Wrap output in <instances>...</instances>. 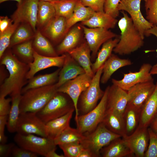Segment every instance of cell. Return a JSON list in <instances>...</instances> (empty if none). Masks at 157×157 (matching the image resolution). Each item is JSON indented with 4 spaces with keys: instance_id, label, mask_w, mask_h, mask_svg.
<instances>
[{
    "instance_id": "7c38bea8",
    "label": "cell",
    "mask_w": 157,
    "mask_h": 157,
    "mask_svg": "<svg viewBox=\"0 0 157 157\" xmlns=\"http://www.w3.org/2000/svg\"><path fill=\"white\" fill-rule=\"evenodd\" d=\"M85 39L92 52L91 60L96 58L98 51L102 44L108 40L118 37L109 30L102 28H90L81 25Z\"/></svg>"
},
{
    "instance_id": "7dc6e473",
    "label": "cell",
    "mask_w": 157,
    "mask_h": 157,
    "mask_svg": "<svg viewBox=\"0 0 157 157\" xmlns=\"http://www.w3.org/2000/svg\"><path fill=\"white\" fill-rule=\"evenodd\" d=\"M38 155L18 146L13 147L10 156L13 157H37Z\"/></svg>"
},
{
    "instance_id": "5bb4252c",
    "label": "cell",
    "mask_w": 157,
    "mask_h": 157,
    "mask_svg": "<svg viewBox=\"0 0 157 157\" xmlns=\"http://www.w3.org/2000/svg\"><path fill=\"white\" fill-rule=\"evenodd\" d=\"M122 137L134 156L136 157H144L149 141L148 127L138 126L131 135H125Z\"/></svg>"
},
{
    "instance_id": "6125c7cd",
    "label": "cell",
    "mask_w": 157,
    "mask_h": 157,
    "mask_svg": "<svg viewBox=\"0 0 157 157\" xmlns=\"http://www.w3.org/2000/svg\"></svg>"
},
{
    "instance_id": "3957f363",
    "label": "cell",
    "mask_w": 157,
    "mask_h": 157,
    "mask_svg": "<svg viewBox=\"0 0 157 157\" xmlns=\"http://www.w3.org/2000/svg\"><path fill=\"white\" fill-rule=\"evenodd\" d=\"M56 84L27 90L22 94L20 113H37L42 109L58 92Z\"/></svg>"
},
{
    "instance_id": "d6986e66",
    "label": "cell",
    "mask_w": 157,
    "mask_h": 157,
    "mask_svg": "<svg viewBox=\"0 0 157 157\" xmlns=\"http://www.w3.org/2000/svg\"><path fill=\"white\" fill-rule=\"evenodd\" d=\"M91 52L90 48L85 41L68 53L84 69L86 74L93 78L95 74L92 68Z\"/></svg>"
},
{
    "instance_id": "ac0fdd59",
    "label": "cell",
    "mask_w": 157,
    "mask_h": 157,
    "mask_svg": "<svg viewBox=\"0 0 157 157\" xmlns=\"http://www.w3.org/2000/svg\"><path fill=\"white\" fill-rule=\"evenodd\" d=\"M59 73L58 80L56 85L58 88L66 82L84 74V69L68 53Z\"/></svg>"
},
{
    "instance_id": "7402d4cb",
    "label": "cell",
    "mask_w": 157,
    "mask_h": 157,
    "mask_svg": "<svg viewBox=\"0 0 157 157\" xmlns=\"http://www.w3.org/2000/svg\"><path fill=\"white\" fill-rule=\"evenodd\" d=\"M155 89L141 108L139 125L148 127L157 114V79Z\"/></svg>"
},
{
    "instance_id": "277c9868",
    "label": "cell",
    "mask_w": 157,
    "mask_h": 157,
    "mask_svg": "<svg viewBox=\"0 0 157 157\" xmlns=\"http://www.w3.org/2000/svg\"><path fill=\"white\" fill-rule=\"evenodd\" d=\"M72 111H75V108L72 99L67 94L58 91L36 114L46 124Z\"/></svg>"
},
{
    "instance_id": "9a60e30c",
    "label": "cell",
    "mask_w": 157,
    "mask_h": 157,
    "mask_svg": "<svg viewBox=\"0 0 157 157\" xmlns=\"http://www.w3.org/2000/svg\"><path fill=\"white\" fill-rule=\"evenodd\" d=\"M156 87L154 79L140 83L131 87L128 91V105L141 108L154 92Z\"/></svg>"
},
{
    "instance_id": "d6a6232c",
    "label": "cell",
    "mask_w": 157,
    "mask_h": 157,
    "mask_svg": "<svg viewBox=\"0 0 157 157\" xmlns=\"http://www.w3.org/2000/svg\"><path fill=\"white\" fill-rule=\"evenodd\" d=\"M31 39L17 44L13 47V54L20 61L28 64L34 59V49Z\"/></svg>"
},
{
    "instance_id": "f5cc1de1",
    "label": "cell",
    "mask_w": 157,
    "mask_h": 157,
    "mask_svg": "<svg viewBox=\"0 0 157 157\" xmlns=\"http://www.w3.org/2000/svg\"><path fill=\"white\" fill-rule=\"evenodd\" d=\"M8 115L0 116V134L4 133L5 126L7 125Z\"/></svg>"
},
{
    "instance_id": "4316f807",
    "label": "cell",
    "mask_w": 157,
    "mask_h": 157,
    "mask_svg": "<svg viewBox=\"0 0 157 157\" xmlns=\"http://www.w3.org/2000/svg\"><path fill=\"white\" fill-rule=\"evenodd\" d=\"M74 111H71L46 123V130L47 137L54 140L69 126L70 122Z\"/></svg>"
},
{
    "instance_id": "f546056e",
    "label": "cell",
    "mask_w": 157,
    "mask_h": 157,
    "mask_svg": "<svg viewBox=\"0 0 157 157\" xmlns=\"http://www.w3.org/2000/svg\"><path fill=\"white\" fill-rule=\"evenodd\" d=\"M95 12L90 8L84 6L80 0H78L74 12L71 17L66 20V32L78 22L89 19Z\"/></svg>"
},
{
    "instance_id": "74e56055",
    "label": "cell",
    "mask_w": 157,
    "mask_h": 157,
    "mask_svg": "<svg viewBox=\"0 0 157 157\" xmlns=\"http://www.w3.org/2000/svg\"><path fill=\"white\" fill-rule=\"evenodd\" d=\"M78 0H62L51 2L53 6L56 15L67 19L72 15Z\"/></svg>"
},
{
    "instance_id": "484cf974",
    "label": "cell",
    "mask_w": 157,
    "mask_h": 157,
    "mask_svg": "<svg viewBox=\"0 0 157 157\" xmlns=\"http://www.w3.org/2000/svg\"><path fill=\"white\" fill-rule=\"evenodd\" d=\"M117 21L116 18L104 12H95L89 19L82 22L81 24L90 28H102L109 30L114 28Z\"/></svg>"
},
{
    "instance_id": "cb8c5ba5",
    "label": "cell",
    "mask_w": 157,
    "mask_h": 157,
    "mask_svg": "<svg viewBox=\"0 0 157 157\" xmlns=\"http://www.w3.org/2000/svg\"><path fill=\"white\" fill-rule=\"evenodd\" d=\"M131 61L128 59L120 58L116 55L112 54L104 65L100 82L106 83L113 74L119 69L131 65Z\"/></svg>"
},
{
    "instance_id": "8992f818",
    "label": "cell",
    "mask_w": 157,
    "mask_h": 157,
    "mask_svg": "<svg viewBox=\"0 0 157 157\" xmlns=\"http://www.w3.org/2000/svg\"><path fill=\"white\" fill-rule=\"evenodd\" d=\"M81 144L84 148L90 150L95 157H100V151L112 141L122 137L108 129L102 122L91 132L84 134Z\"/></svg>"
},
{
    "instance_id": "9c48e42d",
    "label": "cell",
    "mask_w": 157,
    "mask_h": 157,
    "mask_svg": "<svg viewBox=\"0 0 157 157\" xmlns=\"http://www.w3.org/2000/svg\"><path fill=\"white\" fill-rule=\"evenodd\" d=\"M92 78L85 73L66 82L58 89V92L67 94L72 100L75 108V121L78 116L77 104L79 97L89 86Z\"/></svg>"
},
{
    "instance_id": "f1b7e54d",
    "label": "cell",
    "mask_w": 157,
    "mask_h": 157,
    "mask_svg": "<svg viewBox=\"0 0 157 157\" xmlns=\"http://www.w3.org/2000/svg\"><path fill=\"white\" fill-rule=\"evenodd\" d=\"M119 40V36L110 39L104 43L98 52L94 62L92 63V68L94 74L104 64L112 54V52Z\"/></svg>"
},
{
    "instance_id": "f907efd6",
    "label": "cell",
    "mask_w": 157,
    "mask_h": 157,
    "mask_svg": "<svg viewBox=\"0 0 157 157\" xmlns=\"http://www.w3.org/2000/svg\"><path fill=\"white\" fill-rule=\"evenodd\" d=\"M12 21L7 16L0 18V33L3 32L12 23Z\"/></svg>"
},
{
    "instance_id": "4dcf8cb0",
    "label": "cell",
    "mask_w": 157,
    "mask_h": 157,
    "mask_svg": "<svg viewBox=\"0 0 157 157\" xmlns=\"http://www.w3.org/2000/svg\"><path fill=\"white\" fill-rule=\"evenodd\" d=\"M141 111V108L128 105L123 114L126 135H131L137 128L139 123Z\"/></svg>"
},
{
    "instance_id": "b9f144b4",
    "label": "cell",
    "mask_w": 157,
    "mask_h": 157,
    "mask_svg": "<svg viewBox=\"0 0 157 157\" xmlns=\"http://www.w3.org/2000/svg\"><path fill=\"white\" fill-rule=\"evenodd\" d=\"M144 2L146 19L157 26V0H146Z\"/></svg>"
},
{
    "instance_id": "f6af8a7d",
    "label": "cell",
    "mask_w": 157,
    "mask_h": 157,
    "mask_svg": "<svg viewBox=\"0 0 157 157\" xmlns=\"http://www.w3.org/2000/svg\"><path fill=\"white\" fill-rule=\"evenodd\" d=\"M121 0H105L104 12L116 18L119 16L118 7Z\"/></svg>"
},
{
    "instance_id": "8d00e7d4",
    "label": "cell",
    "mask_w": 157,
    "mask_h": 157,
    "mask_svg": "<svg viewBox=\"0 0 157 157\" xmlns=\"http://www.w3.org/2000/svg\"><path fill=\"white\" fill-rule=\"evenodd\" d=\"M33 31L31 26L28 24L22 23L19 25L12 36L9 47L31 39L35 35Z\"/></svg>"
},
{
    "instance_id": "c3c4849f",
    "label": "cell",
    "mask_w": 157,
    "mask_h": 157,
    "mask_svg": "<svg viewBox=\"0 0 157 157\" xmlns=\"http://www.w3.org/2000/svg\"><path fill=\"white\" fill-rule=\"evenodd\" d=\"M11 97H0V116L8 115L10 113L11 102Z\"/></svg>"
},
{
    "instance_id": "ab89813d",
    "label": "cell",
    "mask_w": 157,
    "mask_h": 157,
    "mask_svg": "<svg viewBox=\"0 0 157 157\" xmlns=\"http://www.w3.org/2000/svg\"><path fill=\"white\" fill-rule=\"evenodd\" d=\"M130 17L134 25L144 38L146 32L154 25L144 17L141 11Z\"/></svg>"
},
{
    "instance_id": "1f68e13d",
    "label": "cell",
    "mask_w": 157,
    "mask_h": 157,
    "mask_svg": "<svg viewBox=\"0 0 157 157\" xmlns=\"http://www.w3.org/2000/svg\"><path fill=\"white\" fill-rule=\"evenodd\" d=\"M33 42L34 50L41 55L56 57L59 56L49 40L39 31H36Z\"/></svg>"
},
{
    "instance_id": "4fadbf2b",
    "label": "cell",
    "mask_w": 157,
    "mask_h": 157,
    "mask_svg": "<svg viewBox=\"0 0 157 157\" xmlns=\"http://www.w3.org/2000/svg\"><path fill=\"white\" fill-rule=\"evenodd\" d=\"M152 66L150 63H143L138 71H129L128 73L124 74L123 78L120 80L113 78L112 83L128 91L136 84L154 79L150 72Z\"/></svg>"
},
{
    "instance_id": "d590c367",
    "label": "cell",
    "mask_w": 157,
    "mask_h": 157,
    "mask_svg": "<svg viewBox=\"0 0 157 157\" xmlns=\"http://www.w3.org/2000/svg\"><path fill=\"white\" fill-rule=\"evenodd\" d=\"M56 15L55 10L51 2L39 0L37 24L44 27Z\"/></svg>"
},
{
    "instance_id": "6f0895ef",
    "label": "cell",
    "mask_w": 157,
    "mask_h": 157,
    "mask_svg": "<svg viewBox=\"0 0 157 157\" xmlns=\"http://www.w3.org/2000/svg\"><path fill=\"white\" fill-rule=\"evenodd\" d=\"M56 150H54L49 152L46 157H65L64 155H60L56 152Z\"/></svg>"
},
{
    "instance_id": "680465c9",
    "label": "cell",
    "mask_w": 157,
    "mask_h": 157,
    "mask_svg": "<svg viewBox=\"0 0 157 157\" xmlns=\"http://www.w3.org/2000/svg\"><path fill=\"white\" fill-rule=\"evenodd\" d=\"M150 72L152 75H157V63L152 66Z\"/></svg>"
},
{
    "instance_id": "8fae6325",
    "label": "cell",
    "mask_w": 157,
    "mask_h": 157,
    "mask_svg": "<svg viewBox=\"0 0 157 157\" xmlns=\"http://www.w3.org/2000/svg\"><path fill=\"white\" fill-rule=\"evenodd\" d=\"M39 0H23L12 16L13 22L27 23L34 32L36 31L37 17Z\"/></svg>"
},
{
    "instance_id": "681fc988",
    "label": "cell",
    "mask_w": 157,
    "mask_h": 157,
    "mask_svg": "<svg viewBox=\"0 0 157 157\" xmlns=\"http://www.w3.org/2000/svg\"><path fill=\"white\" fill-rule=\"evenodd\" d=\"M15 145L10 143L0 144V157H7L10 156L12 149Z\"/></svg>"
},
{
    "instance_id": "52a82bcc",
    "label": "cell",
    "mask_w": 157,
    "mask_h": 157,
    "mask_svg": "<svg viewBox=\"0 0 157 157\" xmlns=\"http://www.w3.org/2000/svg\"><path fill=\"white\" fill-rule=\"evenodd\" d=\"M14 140L18 146L46 157L49 152L56 149L54 140L47 137L17 133Z\"/></svg>"
},
{
    "instance_id": "ba28073f",
    "label": "cell",
    "mask_w": 157,
    "mask_h": 157,
    "mask_svg": "<svg viewBox=\"0 0 157 157\" xmlns=\"http://www.w3.org/2000/svg\"><path fill=\"white\" fill-rule=\"evenodd\" d=\"M109 86L106 88L104 95L96 106L88 113L79 115L75 121L76 129L83 135L93 131L101 122L106 110Z\"/></svg>"
},
{
    "instance_id": "e575fe53",
    "label": "cell",
    "mask_w": 157,
    "mask_h": 157,
    "mask_svg": "<svg viewBox=\"0 0 157 157\" xmlns=\"http://www.w3.org/2000/svg\"><path fill=\"white\" fill-rule=\"evenodd\" d=\"M84 137V135L77 129L72 128L69 126L55 138L54 141L56 145L71 143H81Z\"/></svg>"
},
{
    "instance_id": "94428289",
    "label": "cell",
    "mask_w": 157,
    "mask_h": 157,
    "mask_svg": "<svg viewBox=\"0 0 157 157\" xmlns=\"http://www.w3.org/2000/svg\"><path fill=\"white\" fill-rule=\"evenodd\" d=\"M43 1L51 2L55 1H58L59 0H39Z\"/></svg>"
},
{
    "instance_id": "603a6c76",
    "label": "cell",
    "mask_w": 157,
    "mask_h": 157,
    "mask_svg": "<svg viewBox=\"0 0 157 157\" xmlns=\"http://www.w3.org/2000/svg\"><path fill=\"white\" fill-rule=\"evenodd\" d=\"M101 122L113 132L122 137L125 135L123 115L115 111L106 109Z\"/></svg>"
},
{
    "instance_id": "6da1fadb",
    "label": "cell",
    "mask_w": 157,
    "mask_h": 157,
    "mask_svg": "<svg viewBox=\"0 0 157 157\" xmlns=\"http://www.w3.org/2000/svg\"><path fill=\"white\" fill-rule=\"evenodd\" d=\"M0 58V65H4L9 75L0 85V97H10L21 94L23 88L27 84V74L29 70L28 64L19 60L8 50L4 53Z\"/></svg>"
},
{
    "instance_id": "7a4b0ae2",
    "label": "cell",
    "mask_w": 157,
    "mask_h": 157,
    "mask_svg": "<svg viewBox=\"0 0 157 157\" xmlns=\"http://www.w3.org/2000/svg\"><path fill=\"white\" fill-rule=\"evenodd\" d=\"M118 22L120 31L119 40L113 50L120 55H127L137 51L144 44V38L134 25L132 19L124 11Z\"/></svg>"
},
{
    "instance_id": "91938a15",
    "label": "cell",
    "mask_w": 157,
    "mask_h": 157,
    "mask_svg": "<svg viewBox=\"0 0 157 157\" xmlns=\"http://www.w3.org/2000/svg\"><path fill=\"white\" fill-rule=\"evenodd\" d=\"M10 0L16 1L18 3V4H19L23 0H0V3H1Z\"/></svg>"
},
{
    "instance_id": "816d5d0a",
    "label": "cell",
    "mask_w": 157,
    "mask_h": 157,
    "mask_svg": "<svg viewBox=\"0 0 157 157\" xmlns=\"http://www.w3.org/2000/svg\"><path fill=\"white\" fill-rule=\"evenodd\" d=\"M5 66L0 65V84L1 85L8 77V71Z\"/></svg>"
},
{
    "instance_id": "836d02e7",
    "label": "cell",
    "mask_w": 157,
    "mask_h": 157,
    "mask_svg": "<svg viewBox=\"0 0 157 157\" xmlns=\"http://www.w3.org/2000/svg\"><path fill=\"white\" fill-rule=\"evenodd\" d=\"M22 94L13 96L12 98L11 107L8 115L7 127L8 131L10 133L16 132L17 128L20 114L19 104Z\"/></svg>"
},
{
    "instance_id": "11a10c76",
    "label": "cell",
    "mask_w": 157,
    "mask_h": 157,
    "mask_svg": "<svg viewBox=\"0 0 157 157\" xmlns=\"http://www.w3.org/2000/svg\"><path fill=\"white\" fill-rule=\"evenodd\" d=\"M149 127L157 135V114L152 120Z\"/></svg>"
},
{
    "instance_id": "2e32d148",
    "label": "cell",
    "mask_w": 157,
    "mask_h": 157,
    "mask_svg": "<svg viewBox=\"0 0 157 157\" xmlns=\"http://www.w3.org/2000/svg\"><path fill=\"white\" fill-rule=\"evenodd\" d=\"M65 56V53L56 57L45 56L39 54L34 50L33 61L28 64L29 70L27 76L28 79H30L39 71L47 68L53 67L61 68Z\"/></svg>"
},
{
    "instance_id": "83f0119b",
    "label": "cell",
    "mask_w": 157,
    "mask_h": 157,
    "mask_svg": "<svg viewBox=\"0 0 157 157\" xmlns=\"http://www.w3.org/2000/svg\"><path fill=\"white\" fill-rule=\"evenodd\" d=\"M61 68L53 72L34 76L29 79L27 84L23 88L21 94L30 89L41 87L56 84L57 82Z\"/></svg>"
},
{
    "instance_id": "d4e9b609",
    "label": "cell",
    "mask_w": 157,
    "mask_h": 157,
    "mask_svg": "<svg viewBox=\"0 0 157 157\" xmlns=\"http://www.w3.org/2000/svg\"><path fill=\"white\" fill-rule=\"evenodd\" d=\"M81 26H76L69 30L62 41L57 46L58 54L68 53L79 45L81 34Z\"/></svg>"
},
{
    "instance_id": "db71d44e",
    "label": "cell",
    "mask_w": 157,
    "mask_h": 157,
    "mask_svg": "<svg viewBox=\"0 0 157 157\" xmlns=\"http://www.w3.org/2000/svg\"><path fill=\"white\" fill-rule=\"evenodd\" d=\"M78 157H95V156L90 150L84 148L80 153Z\"/></svg>"
},
{
    "instance_id": "bcb514c9",
    "label": "cell",
    "mask_w": 157,
    "mask_h": 157,
    "mask_svg": "<svg viewBox=\"0 0 157 157\" xmlns=\"http://www.w3.org/2000/svg\"><path fill=\"white\" fill-rule=\"evenodd\" d=\"M84 6L89 7L95 12H104L105 0H80Z\"/></svg>"
},
{
    "instance_id": "ffe728a7",
    "label": "cell",
    "mask_w": 157,
    "mask_h": 157,
    "mask_svg": "<svg viewBox=\"0 0 157 157\" xmlns=\"http://www.w3.org/2000/svg\"><path fill=\"white\" fill-rule=\"evenodd\" d=\"M100 157H126L134 156L124 139L120 137L112 141L100 151Z\"/></svg>"
},
{
    "instance_id": "60d3db41",
    "label": "cell",
    "mask_w": 157,
    "mask_h": 157,
    "mask_svg": "<svg viewBox=\"0 0 157 157\" xmlns=\"http://www.w3.org/2000/svg\"><path fill=\"white\" fill-rule=\"evenodd\" d=\"M146 0H121L118 7L119 11H124L130 16L141 11L140 3Z\"/></svg>"
},
{
    "instance_id": "9f6ffc18",
    "label": "cell",
    "mask_w": 157,
    "mask_h": 157,
    "mask_svg": "<svg viewBox=\"0 0 157 157\" xmlns=\"http://www.w3.org/2000/svg\"><path fill=\"white\" fill-rule=\"evenodd\" d=\"M151 35L155 36L157 38V26L154 25L150 29H149L146 32L145 36H148ZM157 53V48L156 50Z\"/></svg>"
},
{
    "instance_id": "30bf717a",
    "label": "cell",
    "mask_w": 157,
    "mask_h": 157,
    "mask_svg": "<svg viewBox=\"0 0 157 157\" xmlns=\"http://www.w3.org/2000/svg\"><path fill=\"white\" fill-rule=\"evenodd\" d=\"M16 132L21 134H33L47 137L45 124L34 112L20 113Z\"/></svg>"
},
{
    "instance_id": "44dd1931",
    "label": "cell",
    "mask_w": 157,
    "mask_h": 157,
    "mask_svg": "<svg viewBox=\"0 0 157 157\" xmlns=\"http://www.w3.org/2000/svg\"><path fill=\"white\" fill-rule=\"evenodd\" d=\"M65 17L56 15L43 27V33L50 40L58 42L67 33Z\"/></svg>"
},
{
    "instance_id": "5b68a950",
    "label": "cell",
    "mask_w": 157,
    "mask_h": 157,
    "mask_svg": "<svg viewBox=\"0 0 157 157\" xmlns=\"http://www.w3.org/2000/svg\"><path fill=\"white\" fill-rule=\"evenodd\" d=\"M104 65L95 73L89 86L79 97L77 104L78 116L85 114L94 109L104 95V91L100 87Z\"/></svg>"
},
{
    "instance_id": "ee69618b",
    "label": "cell",
    "mask_w": 157,
    "mask_h": 157,
    "mask_svg": "<svg viewBox=\"0 0 157 157\" xmlns=\"http://www.w3.org/2000/svg\"><path fill=\"white\" fill-rule=\"evenodd\" d=\"M149 141L144 157H157V135L148 127Z\"/></svg>"
},
{
    "instance_id": "7bdbcfd3",
    "label": "cell",
    "mask_w": 157,
    "mask_h": 157,
    "mask_svg": "<svg viewBox=\"0 0 157 157\" xmlns=\"http://www.w3.org/2000/svg\"><path fill=\"white\" fill-rule=\"evenodd\" d=\"M62 150L65 157H78L84 148L80 143H71L58 145Z\"/></svg>"
},
{
    "instance_id": "e0dca14e",
    "label": "cell",
    "mask_w": 157,
    "mask_h": 157,
    "mask_svg": "<svg viewBox=\"0 0 157 157\" xmlns=\"http://www.w3.org/2000/svg\"><path fill=\"white\" fill-rule=\"evenodd\" d=\"M129 101L127 91L113 84L109 85L106 109L115 111L123 115Z\"/></svg>"
},
{
    "instance_id": "f35d334b",
    "label": "cell",
    "mask_w": 157,
    "mask_h": 157,
    "mask_svg": "<svg viewBox=\"0 0 157 157\" xmlns=\"http://www.w3.org/2000/svg\"><path fill=\"white\" fill-rule=\"evenodd\" d=\"M19 24L13 22L2 33H0V58L9 47L12 36Z\"/></svg>"
}]
</instances>
